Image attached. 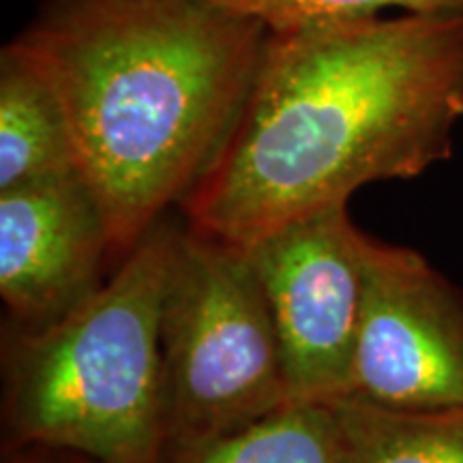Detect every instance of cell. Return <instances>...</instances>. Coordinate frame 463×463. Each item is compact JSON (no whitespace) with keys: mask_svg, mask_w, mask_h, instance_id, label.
I'll use <instances>...</instances> for the list:
<instances>
[{"mask_svg":"<svg viewBox=\"0 0 463 463\" xmlns=\"http://www.w3.org/2000/svg\"><path fill=\"white\" fill-rule=\"evenodd\" d=\"M463 15L345 17L269 28L222 153L181 204L191 228L247 247L369 183L453 155Z\"/></svg>","mask_w":463,"mask_h":463,"instance_id":"obj_1","label":"cell"},{"mask_svg":"<svg viewBox=\"0 0 463 463\" xmlns=\"http://www.w3.org/2000/svg\"><path fill=\"white\" fill-rule=\"evenodd\" d=\"M28 455L20 457L17 463H92L82 455L69 453V450H56V449H39L31 447L26 449Z\"/></svg>","mask_w":463,"mask_h":463,"instance_id":"obj_12","label":"cell"},{"mask_svg":"<svg viewBox=\"0 0 463 463\" xmlns=\"http://www.w3.org/2000/svg\"><path fill=\"white\" fill-rule=\"evenodd\" d=\"M165 444L241 430L294 402L245 247L183 225L159 316Z\"/></svg>","mask_w":463,"mask_h":463,"instance_id":"obj_4","label":"cell"},{"mask_svg":"<svg viewBox=\"0 0 463 463\" xmlns=\"http://www.w3.org/2000/svg\"><path fill=\"white\" fill-rule=\"evenodd\" d=\"M347 463H463L461 412H397L337 399Z\"/></svg>","mask_w":463,"mask_h":463,"instance_id":"obj_10","label":"cell"},{"mask_svg":"<svg viewBox=\"0 0 463 463\" xmlns=\"http://www.w3.org/2000/svg\"><path fill=\"white\" fill-rule=\"evenodd\" d=\"M80 170L54 75L24 42L0 54V191Z\"/></svg>","mask_w":463,"mask_h":463,"instance_id":"obj_8","label":"cell"},{"mask_svg":"<svg viewBox=\"0 0 463 463\" xmlns=\"http://www.w3.org/2000/svg\"><path fill=\"white\" fill-rule=\"evenodd\" d=\"M159 463H347L333 403L288 402L219 436L165 444Z\"/></svg>","mask_w":463,"mask_h":463,"instance_id":"obj_9","label":"cell"},{"mask_svg":"<svg viewBox=\"0 0 463 463\" xmlns=\"http://www.w3.org/2000/svg\"><path fill=\"white\" fill-rule=\"evenodd\" d=\"M228 7L258 17L269 28L300 22L345 20L403 11L412 15H463V0H222Z\"/></svg>","mask_w":463,"mask_h":463,"instance_id":"obj_11","label":"cell"},{"mask_svg":"<svg viewBox=\"0 0 463 463\" xmlns=\"http://www.w3.org/2000/svg\"><path fill=\"white\" fill-rule=\"evenodd\" d=\"M369 241L347 206H333L245 247L273 314L292 399L331 403L345 395Z\"/></svg>","mask_w":463,"mask_h":463,"instance_id":"obj_5","label":"cell"},{"mask_svg":"<svg viewBox=\"0 0 463 463\" xmlns=\"http://www.w3.org/2000/svg\"><path fill=\"white\" fill-rule=\"evenodd\" d=\"M183 225L161 219L65 317L3 344V420L20 449L92 463H159V316Z\"/></svg>","mask_w":463,"mask_h":463,"instance_id":"obj_3","label":"cell"},{"mask_svg":"<svg viewBox=\"0 0 463 463\" xmlns=\"http://www.w3.org/2000/svg\"><path fill=\"white\" fill-rule=\"evenodd\" d=\"M112 234L82 170L0 191V297L17 326L65 317L101 286Z\"/></svg>","mask_w":463,"mask_h":463,"instance_id":"obj_7","label":"cell"},{"mask_svg":"<svg viewBox=\"0 0 463 463\" xmlns=\"http://www.w3.org/2000/svg\"><path fill=\"white\" fill-rule=\"evenodd\" d=\"M17 39L54 75L125 256L222 153L269 26L222 0H45Z\"/></svg>","mask_w":463,"mask_h":463,"instance_id":"obj_2","label":"cell"},{"mask_svg":"<svg viewBox=\"0 0 463 463\" xmlns=\"http://www.w3.org/2000/svg\"><path fill=\"white\" fill-rule=\"evenodd\" d=\"M341 399L397 412L463 410V292L414 249L369 241Z\"/></svg>","mask_w":463,"mask_h":463,"instance_id":"obj_6","label":"cell"}]
</instances>
